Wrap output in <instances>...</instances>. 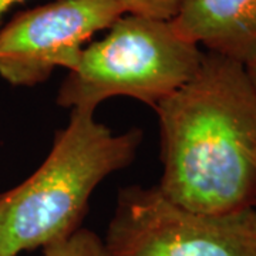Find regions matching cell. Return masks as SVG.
<instances>
[{
    "label": "cell",
    "instance_id": "cell-8",
    "mask_svg": "<svg viewBox=\"0 0 256 256\" xmlns=\"http://www.w3.org/2000/svg\"><path fill=\"white\" fill-rule=\"evenodd\" d=\"M124 13L146 18L172 20L185 0H116Z\"/></svg>",
    "mask_w": 256,
    "mask_h": 256
},
{
    "label": "cell",
    "instance_id": "cell-7",
    "mask_svg": "<svg viewBox=\"0 0 256 256\" xmlns=\"http://www.w3.org/2000/svg\"><path fill=\"white\" fill-rule=\"evenodd\" d=\"M43 256H110V254L96 232L82 226L66 239L43 248Z\"/></svg>",
    "mask_w": 256,
    "mask_h": 256
},
{
    "label": "cell",
    "instance_id": "cell-11",
    "mask_svg": "<svg viewBox=\"0 0 256 256\" xmlns=\"http://www.w3.org/2000/svg\"><path fill=\"white\" fill-rule=\"evenodd\" d=\"M255 206H256V202H255Z\"/></svg>",
    "mask_w": 256,
    "mask_h": 256
},
{
    "label": "cell",
    "instance_id": "cell-1",
    "mask_svg": "<svg viewBox=\"0 0 256 256\" xmlns=\"http://www.w3.org/2000/svg\"><path fill=\"white\" fill-rule=\"evenodd\" d=\"M156 110V188L166 200L205 214L255 206L256 90L244 63L204 53L195 74Z\"/></svg>",
    "mask_w": 256,
    "mask_h": 256
},
{
    "label": "cell",
    "instance_id": "cell-2",
    "mask_svg": "<svg viewBox=\"0 0 256 256\" xmlns=\"http://www.w3.org/2000/svg\"><path fill=\"white\" fill-rule=\"evenodd\" d=\"M142 131L116 134L94 111L72 110L33 174L0 194V256H18L66 239L82 228L92 192L137 156Z\"/></svg>",
    "mask_w": 256,
    "mask_h": 256
},
{
    "label": "cell",
    "instance_id": "cell-4",
    "mask_svg": "<svg viewBox=\"0 0 256 256\" xmlns=\"http://www.w3.org/2000/svg\"><path fill=\"white\" fill-rule=\"evenodd\" d=\"M110 256H256V206L205 214L156 186L120 190L106 238Z\"/></svg>",
    "mask_w": 256,
    "mask_h": 256
},
{
    "label": "cell",
    "instance_id": "cell-3",
    "mask_svg": "<svg viewBox=\"0 0 256 256\" xmlns=\"http://www.w3.org/2000/svg\"><path fill=\"white\" fill-rule=\"evenodd\" d=\"M200 46L175 32L171 20L122 14L107 34L87 44L57 92V104L92 110L111 97H131L156 108L198 70Z\"/></svg>",
    "mask_w": 256,
    "mask_h": 256
},
{
    "label": "cell",
    "instance_id": "cell-9",
    "mask_svg": "<svg viewBox=\"0 0 256 256\" xmlns=\"http://www.w3.org/2000/svg\"><path fill=\"white\" fill-rule=\"evenodd\" d=\"M244 66H245L248 76H249V78H250V82H252V84H254V87H255L256 90V50L252 53V56L248 58L246 62L244 63Z\"/></svg>",
    "mask_w": 256,
    "mask_h": 256
},
{
    "label": "cell",
    "instance_id": "cell-5",
    "mask_svg": "<svg viewBox=\"0 0 256 256\" xmlns=\"http://www.w3.org/2000/svg\"><path fill=\"white\" fill-rule=\"evenodd\" d=\"M122 14L116 0H54L18 12L0 28V77L33 87L58 67L72 72L90 38Z\"/></svg>",
    "mask_w": 256,
    "mask_h": 256
},
{
    "label": "cell",
    "instance_id": "cell-6",
    "mask_svg": "<svg viewBox=\"0 0 256 256\" xmlns=\"http://www.w3.org/2000/svg\"><path fill=\"white\" fill-rule=\"evenodd\" d=\"M171 24L188 42L240 63L256 50V0H185Z\"/></svg>",
    "mask_w": 256,
    "mask_h": 256
},
{
    "label": "cell",
    "instance_id": "cell-10",
    "mask_svg": "<svg viewBox=\"0 0 256 256\" xmlns=\"http://www.w3.org/2000/svg\"><path fill=\"white\" fill-rule=\"evenodd\" d=\"M23 2H26V0H0V23H2L3 16L10 10V8H13L18 3H23Z\"/></svg>",
    "mask_w": 256,
    "mask_h": 256
}]
</instances>
